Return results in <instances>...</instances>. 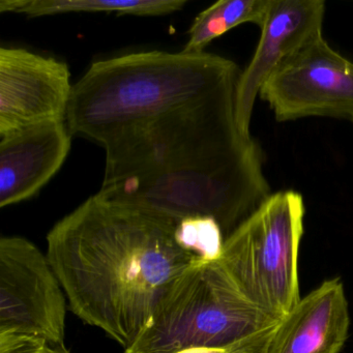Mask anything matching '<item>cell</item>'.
<instances>
[{
    "label": "cell",
    "mask_w": 353,
    "mask_h": 353,
    "mask_svg": "<svg viewBox=\"0 0 353 353\" xmlns=\"http://www.w3.org/2000/svg\"><path fill=\"white\" fill-rule=\"evenodd\" d=\"M179 221L88 198L47 235V258L74 314L127 349L171 283L199 257L176 239Z\"/></svg>",
    "instance_id": "6da1fadb"
},
{
    "label": "cell",
    "mask_w": 353,
    "mask_h": 353,
    "mask_svg": "<svg viewBox=\"0 0 353 353\" xmlns=\"http://www.w3.org/2000/svg\"><path fill=\"white\" fill-rule=\"evenodd\" d=\"M232 61L148 51L96 61L74 84L65 123L73 135L101 145L125 130L237 85Z\"/></svg>",
    "instance_id": "7a4b0ae2"
},
{
    "label": "cell",
    "mask_w": 353,
    "mask_h": 353,
    "mask_svg": "<svg viewBox=\"0 0 353 353\" xmlns=\"http://www.w3.org/2000/svg\"><path fill=\"white\" fill-rule=\"evenodd\" d=\"M236 86L113 136L103 145L106 167L101 188L183 177L263 157L252 135L237 125Z\"/></svg>",
    "instance_id": "3957f363"
},
{
    "label": "cell",
    "mask_w": 353,
    "mask_h": 353,
    "mask_svg": "<svg viewBox=\"0 0 353 353\" xmlns=\"http://www.w3.org/2000/svg\"><path fill=\"white\" fill-rule=\"evenodd\" d=\"M282 319L250 301L218 260H199L163 293L125 353H176L194 347L262 353Z\"/></svg>",
    "instance_id": "277c9868"
},
{
    "label": "cell",
    "mask_w": 353,
    "mask_h": 353,
    "mask_svg": "<svg viewBox=\"0 0 353 353\" xmlns=\"http://www.w3.org/2000/svg\"><path fill=\"white\" fill-rule=\"evenodd\" d=\"M305 212L301 194H272L225 239L219 259L250 301L280 319L301 301L297 259Z\"/></svg>",
    "instance_id": "5b68a950"
},
{
    "label": "cell",
    "mask_w": 353,
    "mask_h": 353,
    "mask_svg": "<svg viewBox=\"0 0 353 353\" xmlns=\"http://www.w3.org/2000/svg\"><path fill=\"white\" fill-rule=\"evenodd\" d=\"M65 293L47 255L24 237L0 239V334L65 344Z\"/></svg>",
    "instance_id": "8992f818"
},
{
    "label": "cell",
    "mask_w": 353,
    "mask_h": 353,
    "mask_svg": "<svg viewBox=\"0 0 353 353\" xmlns=\"http://www.w3.org/2000/svg\"><path fill=\"white\" fill-rule=\"evenodd\" d=\"M259 97L278 121L314 117L353 121V63L320 34L270 76Z\"/></svg>",
    "instance_id": "52a82bcc"
},
{
    "label": "cell",
    "mask_w": 353,
    "mask_h": 353,
    "mask_svg": "<svg viewBox=\"0 0 353 353\" xmlns=\"http://www.w3.org/2000/svg\"><path fill=\"white\" fill-rule=\"evenodd\" d=\"M73 85L67 63L19 48H0V137L65 121Z\"/></svg>",
    "instance_id": "ba28073f"
},
{
    "label": "cell",
    "mask_w": 353,
    "mask_h": 353,
    "mask_svg": "<svg viewBox=\"0 0 353 353\" xmlns=\"http://www.w3.org/2000/svg\"><path fill=\"white\" fill-rule=\"evenodd\" d=\"M325 3L323 0H272L259 42L235 94L237 125L251 136L256 99L270 76L307 43L322 34Z\"/></svg>",
    "instance_id": "9c48e42d"
},
{
    "label": "cell",
    "mask_w": 353,
    "mask_h": 353,
    "mask_svg": "<svg viewBox=\"0 0 353 353\" xmlns=\"http://www.w3.org/2000/svg\"><path fill=\"white\" fill-rule=\"evenodd\" d=\"M73 134L65 121L18 130L0 141V208L30 199L59 172Z\"/></svg>",
    "instance_id": "30bf717a"
},
{
    "label": "cell",
    "mask_w": 353,
    "mask_h": 353,
    "mask_svg": "<svg viewBox=\"0 0 353 353\" xmlns=\"http://www.w3.org/2000/svg\"><path fill=\"white\" fill-rule=\"evenodd\" d=\"M349 325L343 283L325 280L281 320L262 353H340Z\"/></svg>",
    "instance_id": "8fae6325"
},
{
    "label": "cell",
    "mask_w": 353,
    "mask_h": 353,
    "mask_svg": "<svg viewBox=\"0 0 353 353\" xmlns=\"http://www.w3.org/2000/svg\"><path fill=\"white\" fill-rule=\"evenodd\" d=\"M187 0H1V13L30 18L69 13H117V16L159 17L181 11Z\"/></svg>",
    "instance_id": "7c38bea8"
},
{
    "label": "cell",
    "mask_w": 353,
    "mask_h": 353,
    "mask_svg": "<svg viewBox=\"0 0 353 353\" xmlns=\"http://www.w3.org/2000/svg\"><path fill=\"white\" fill-rule=\"evenodd\" d=\"M272 0H221L210 6L194 20L189 40L181 52L197 54L219 37L245 23L261 28Z\"/></svg>",
    "instance_id": "4fadbf2b"
},
{
    "label": "cell",
    "mask_w": 353,
    "mask_h": 353,
    "mask_svg": "<svg viewBox=\"0 0 353 353\" xmlns=\"http://www.w3.org/2000/svg\"><path fill=\"white\" fill-rule=\"evenodd\" d=\"M176 239L188 251L206 261L220 259L225 237L219 223L210 216H188L177 225Z\"/></svg>",
    "instance_id": "5bb4252c"
},
{
    "label": "cell",
    "mask_w": 353,
    "mask_h": 353,
    "mask_svg": "<svg viewBox=\"0 0 353 353\" xmlns=\"http://www.w3.org/2000/svg\"><path fill=\"white\" fill-rule=\"evenodd\" d=\"M0 353H71L65 344H55L26 334H0Z\"/></svg>",
    "instance_id": "9a60e30c"
},
{
    "label": "cell",
    "mask_w": 353,
    "mask_h": 353,
    "mask_svg": "<svg viewBox=\"0 0 353 353\" xmlns=\"http://www.w3.org/2000/svg\"><path fill=\"white\" fill-rule=\"evenodd\" d=\"M176 353H236L226 349L208 348V347H194V348L185 349Z\"/></svg>",
    "instance_id": "2e32d148"
},
{
    "label": "cell",
    "mask_w": 353,
    "mask_h": 353,
    "mask_svg": "<svg viewBox=\"0 0 353 353\" xmlns=\"http://www.w3.org/2000/svg\"><path fill=\"white\" fill-rule=\"evenodd\" d=\"M352 121V123H353V121Z\"/></svg>",
    "instance_id": "e0dca14e"
}]
</instances>
